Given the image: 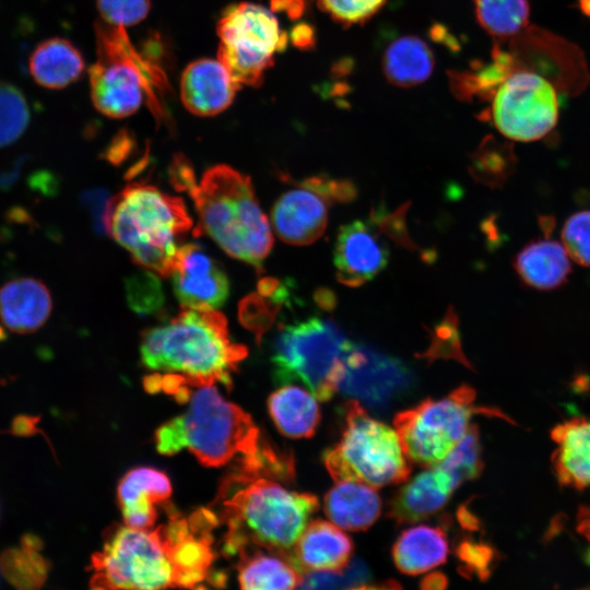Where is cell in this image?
<instances>
[{
  "label": "cell",
  "mask_w": 590,
  "mask_h": 590,
  "mask_svg": "<svg viewBox=\"0 0 590 590\" xmlns=\"http://www.w3.org/2000/svg\"><path fill=\"white\" fill-rule=\"evenodd\" d=\"M351 344L332 320L310 317L284 326L272 356L274 377L281 385L302 382L317 400L327 401L345 377Z\"/></svg>",
  "instance_id": "cell-9"
},
{
  "label": "cell",
  "mask_w": 590,
  "mask_h": 590,
  "mask_svg": "<svg viewBox=\"0 0 590 590\" xmlns=\"http://www.w3.org/2000/svg\"><path fill=\"white\" fill-rule=\"evenodd\" d=\"M40 548L24 545L7 548L0 555V571L15 588L33 590L47 579L49 564Z\"/></svg>",
  "instance_id": "cell-32"
},
{
  "label": "cell",
  "mask_w": 590,
  "mask_h": 590,
  "mask_svg": "<svg viewBox=\"0 0 590 590\" xmlns=\"http://www.w3.org/2000/svg\"><path fill=\"white\" fill-rule=\"evenodd\" d=\"M510 62V56L496 47L493 62L472 66L470 71H450L448 75L451 92L462 101L493 97L499 84L511 72Z\"/></svg>",
  "instance_id": "cell-30"
},
{
  "label": "cell",
  "mask_w": 590,
  "mask_h": 590,
  "mask_svg": "<svg viewBox=\"0 0 590 590\" xmlns=\"http://www.w3.org/2000/svg\"><path fill=\"white\" fill-rule=\"evenodd\" d=\"M268 409L278 429L292 438L310 437L320 420L317 398L291 384L269 397Z\"/></svg>",
  "instance_id": "cell-26"
},
{
  "label": "cell",
  "mask_w": 590,
  "mask_h": 590,
  "mask_svg": "<svg viewBox=\"0 0 590 590\" xmlns=\"http://www.w3.org/2000/svg\"><path fill=\"white\" fill-rule=\"evenodd\" d=\"M409 206L410 202L403 203L393 212H387L384 205L371 209L370 222L379 233L388 236L399 246L411 251H418L425 261H433V251L420 248L409 235L405 221Z\"/></svg>",
  "instance_id": "cell-38"
},
{
  "label": "cell",
  "mask_w": 590,
  "mask_h": 590,
  "mask_svg": "<svg viewBox=\"0 0 590 590\" xmlns=\"http://www.w3.org/2000/svg\"><path fill=\"white\" fill-rule=\"evenodd\" d=\"M514 164L510 148L487 137L471 155L469 172L476 181L497 188L507 180Z\"/></svg>",
  "instance_id": "cell-33"
},
{
  "label": "cell",
  "mask_w": 590,
  "mask_h": 590,
  "mask_svg": "<svg viewBox=\"0 0 590 590\" xmlns=\"http://www.w3.org/2000/svg\"><path fill=\"white\" fill-rule=\"evenodd\" d=\"M187 193L199 217L197 235L203 232L227 255L261 271L273 237L251 179L219 164L206 169Z\"/></svg>",
  "instance_id": "cell-5"
},
{
  "label": "cell",
  "mask_w": 590,
  "mask_h": 590,
  "mask_svg": "<svg viewBox=\"0 0 590 590\" xmlns=\"http://www.w3.org/2000/svg\"><path fill=\"white\" fill-rule=\"evenodd\" d=\"M514 268L522 283L539 291L560 287L571 272L563 244L547 237L527 244L516 255Z\"/></svg>",
  "instance_id": "cell-23"
},
{
  "label": "cell",
  "mask_w": 590,
  "mask_h": 590,
  "mask_svg": "<svg viewBox=\"0 0 590 590\" xmlns=\"http://www.w3.org/2000/svg\"><path fill=\"white\" fill-rule=\"evenodd\" d=\"M345 364L340 388L370 403L386 402L409 382L410 373L399 359L361 344H351Z\"/></svg>",
  "instance_id": "cell-14"
},
{
  "label": "cell",
  "mask_w": 590,
  "mask_h": 590,
  "mask_svg": "<svg viewBox=\"0 0 590 590\" xmlns=\"http://www.w3.org/2000/svg\"><path fill=\"white\" fill-rule=\"evenodd\" d=\"M560 236L570 260L582 267H590V210L570 215Z\"/></svg>",
  "instance_id": "cell-39"
},
{
  "label": "cell",
  "mask_w": 590,
  "mask_h": 590,
  "mask_svg": "<svg viewBox=\"0 0 590 590\" xmlns=\"http://www.w3.org/2000/svg\"><path fill=\"white\" fill-rule=\"evenodd\" d=\"M217 59L235 82L259 86L274 63V55L287 45V34L267 8L240 2L227 7L216 25Z\"/></svg>",
  "instance_id": "cell-11"
},
{
  "label": "cell",
  "mask_w": 590,
  "mask_h": 590,
  "mask_svg": "<svg viewBox=\"0 0 590 590\" xmlns=\"http://www.w3.org/2000/svg\"><path fill=\"white\" fill-rule=\"evenodd\" d=\"M291 39L293 45L299 49H310L315 46V30L307 23L296 24L292 28Z\"/></svg>",
  "instance_id": "cell-47"
},
{
  "label": "cell",
  "mask_w": 590,
  "mask_h": 590,
  "mask_svg": "<svg viewBox=\"0 0 590 590\" xmlns=\"http://www.w3.org/2000/svg\"><path fill=\"white\" fill-rule=\"evenodd\" d=\"M435 61L430 47L417 36H402L393 40L382 57V71L397 86L410 87L426 81Z\"/></svg>",
  "instance_id": "cell-28"
},
{
  "label": "cell",
  "mask_w": 590,
  "mask_h": 590,
  "mask_svg": "<svg viewBox=\"0 0 590 590\" xmlns=\"http://www.w3.org/2000/svg\"><path fill=\"white\" fill-rule=\"evenodd\" d=\"M315 300L323 310H332L337 305L334 293L328 288H319L315 293Z\"/></svg>",
  "instance_id": "cell-50"
},
{
  "label": "cell",
  "mask_w": 590,
  "mask_h": 590,
  "mask_svg": "<svg viewBox=\"0 0 590 590\" xmlns=\"http://www.w3.org/2000/svg\"><path fill=\"white\" fill-rule=\"evenodd\" d=\"M480 25L495 39L518 35L529 22L528 0H474Z\"/></svg>",
  "instance_id": "cell-31"
},
{
  "label": "cell",
  "mask_w": 590,
  "mask_h": 590,
  "mask_svg": "<svg viewBox=\"0 0 590 590\" xmlns=\"http://www.w3.org/2000/svg\"><path fill=\"white\" fill-rule=\"evenodd\" d=\"M39 421L38 417L21 415L14 418L12 424V434L20 436H30L37 433L36 424Z\"/></svg>",
  "instance_id": "cell-49"
},
{
  "label": "cell",
  "mask_w": 590,
  "mask_h": 590,
  "mask_svg": "<svg viewBox=\"0 0 590 590\" xmlns=\"http://www.w3.org/2000/svg\"><path fill=\"white\" fill-rule=\"evenodd\" d=\"M52 299L47 286L34 278H16L0 288V320L10 331L38 330L49 318Z\"/></svg>",
  "instance_id": "cell-20"
},
{
  "label": "cell",
  "mask_w": 590,
  "mask_h": 590,
  "mask_svg": "<svg viewBox=\"0 0 590 590\" xmlns=\"http://www.w3.org/2000/svg\"><path fill=\"white\" fill-rule=\"evenodd\" d=\"M388 260V248L371 223L356 220L340 227L333 256L340 283L351 287L361 286L381 272Z\"/></svg>",
  "instance_id": "cell-15"
},
{
  "label": "cell",
  "mask_w": 590,
  "mask_h": 590,
  "mask_svg": "<svg viewBox=\"0 0 590 590\" xmlns=\"http://www.w3.org/2000/svg\"><path fill=\"white\" fill-rule=\"evenodd\" d=\"M474 397L472 388L462 386L446 398L427 399L397 414L393 426L409 461L429 468L462 440L473 415L503 416L498 411L476 408Z\"/></svg>",
  "instance_id": "cell-10"
},
{
  "label": "cell",
  "mask_w": 590,
  "mask_h": 590,
  "mask_svg": "<svg viewBox=\"0 0 590 590\" xmlns=\"http://www.w3.org/2000/svg\"><path fill=\"white\" fill-rule=\"evenodd\" d=\"M127 299L130 307L139 314H153L162 308L164 296L162 286L154 274L143 272L127 282Z\"/></svg>",
  "instance_id": "cell-40"
},
{
  "label": "cell",
  "mask_w": 590,
  "mask_h": 590,
  "mask_svg": "<svg viewBox=\"0 0 590 590\" xmlns=\"http://www.w3.org/2000/svg\"><path fill=\"white\" fill-rule=\"evenodd\" d=\"M239 87L219 59H199L181 74L180 97L190 113L209 117L228 108Z\"/></svg>",
  "instance_id": "cell-17"
},
{
  "label": "cell",
  "mask_w": 590,
  "mask_h": 590,
  "mask_svg": "<svg viewBox=\"0 0 590 590\" xmlns=\"http://www.w3.org/2000/svg\"><path fill=\"white\" fill-rule=\"evenodd\" d=\"M491 118L496 129L510 140H540L556 126L557 92L541 74L514 70L493 95Z\"/></svg>",
  "instance_id": "cell-12"
},
{
  "label": "cell",
  "mask_w": 590,
  "mask_h": 590,
  "mask_svg": "<svg viewBox=\"0 0 590 590\" xmlns=\"http://www.w3.org/2000/svg\"><path fill=\"white\" fill-rule=\"evenodd\" d=\"M229 554L261 546L292 564L293 547L318 509L316 496L292 492L270 476L236 470L219 492Z\"/></svg>",
  "instance_id": "cell-3"
},
{
  "label": "cell",
  "mask_w": 590,
  "mask_h": 590,
  "mask_svg": "<svg viewBox=\"0 0 590 590\" xmlns=\"http://www.w3.org/2000/svg\"><path fill=\"white\" fill-rule=\"evenodd\" d=\"M296 187L282 193L271 210L272 226L278 237L291 245L316 241L326 231L331 205L316 191Z\"/></svg>",
  "instance_id": "cell-16"
},
{
  "label": "cell",
  "mask_w": 590,
  "mask_h": 590,
  "mask_svg": "<svg viewBox=\"0 0 590 590\" xmlns=\"http://www.w3.org/2000/svg\"><path fill=\"white\" fill-rule=\"evenodd\" d=\"M170 276L182 307L216 309L228 298L229 281L224 269L198 244L179 247Z\"/></svg>",
  "instance_id": "cell-13"
},
{
  "label": "cell",
  "mask_w": 590,
  "mask_h": 590,
  "mask_svg": "<svg viewBox=\"0 0 590 590\" xmlns=\"http://www.w3.org/2000/svg\"><path fill=\"white\" fill-rule=\"evenodd\" d=\"M340 441L326 451L323 461L335 482L352 481L374 488L405 482L411 464L394 428L369 416L357 400L343 406Z\"/></svg>",
  "instance_id": "cell-8"
},
{
  "label": "cell",
  "mask_w": 590,
  "mask_h": 590,
  "mask_svg": "<svg viewBox=\"0 0 590 590\" xmlns=\"http://www.w3.org/2000/svg\"><path fill=\"white\" fill-rule=\"evenodd\" d=\"M387 0H318L319 8L344 25L363 24L374 16Z\"/></svg>",
  "instance_id": "cell-41"
},
{
  "label": "cell",
  "mask_w": 590,
  "mask_h": 590,
  "mask_svg": "<svg viewBox=\"0 0 590 590\" xmlns=\"http://www.w3.org/2000/svg\"><path fill=\"white\" fill-rule=\"evenodd\" d=\"M142 363L154 371L144 378L148 391H163L182 402L194 388L232 387V374L247 356L231 340L225 317L215 309L186 308L141 338Z\"/></svg>",
  "instance_id": "cell-2"
},
{
  "label": "cell",
  "mask_w": 590,
  "mask_h": 590,
  "mask_svg": "<svg viewBox=\"0 0 590 590\" xmlns=\"http://www.w3.org/2000/svg\"><path fill=\"white\" fill-rule=\"evenodd\" d=\"M84 66L80 50L70 40L60 37L39 43L28 60L33 80L51 90L63 88L78 81Z\"/></svg>",
  "instance_id": "cell-25"
},
{
  "label": "cell",
  "mask_w": 590,
  "mask_h": 590,
  "mask_svg": "<svg viewBox=\"0 0 590 590\" xmlns=\"http://www.w3.org/2000/svg\"><path fill=\"white\" fill-rule=\"evenodd\" d=\"M290 181L316 191L330 204L351 202L357 196L356 187L347 179H334L326 175H317L300 181L293 179Z\"/></svg>",
  "instance_id": "cell-43"
},
{
  "label": "cell",
  "mask_w": 590,
  "mask_h": 590,
  "mask_svg": "<svg viewBox=\"0 0 590 590\" xmlns=\"http://www.w3.org/2000/svg\"><path fill=\"white\" fill-rule=\"evenodd\" d=\"M425 329L428 331L432 342L428 350L418 356L426 357L429 362L441 357L453 358L470 367L461 350L459 317L452 305L448 307L438 323L430 329L427 327Z\"/></svg>",
  "instance_id": "cell-36"
},
{
  "label": "cell",
  "mask_w": 590,
  "mask_h": 590,
  "mask_svg": "<svg viewBox=\"0 0 590 590\" xmlns=\"http://www.w3.org/2000/svg\"><path fill=\"white\" fill-rule=\"evenodd\" d=\"M448 542L439 528L417 526L404 531L392 548L396 566L406 575L426 573L442 564Z\"/></svg>",
  "instance_id": "cell-27"
},
{
  "label": "cell",
  "mask_w": 590,
  "mask_h": 590,
  "mask_svg": "<svg viewBox=\"0 0 590 590\" xmlns=\"http://www.w3.org/2000/svg\"><path fill=\"white\" fill-rule=\"evenodd\" d=\"M95 35L97 60L88 69L95 108L107 117L123 118L146 101L155 118L164 121L168 84L162 69L134 48L126 27L96 23Z\"/></svg>",
  "instance_id": "cell-7"
},
{
  "label": "cell",
  "mask_w": 590,
  "mask_h": 590,
  "mask_svg": "<svg viewBox=\"0 0 590 590\" xmlns=\"http://www.w3.org/2000/svg\"><path fill=\"white\" fill-rule=\"evenodd\" d=\"M191 227L184 201L155 186L131 182L109 200L106 232L138 266L161 276L170 275Z\"/></svg>",
  "instance_id": "cell-6"
},
{
  "label": "cell",
  "mask_w": 590,
  "mask_h": 590,
  "mask_svg": "<svg viewBox=\"0 0 590 590\" xmlns=\"http://www.w3.org/2000/svg\"><path fill=\"white\" fill-rule=\"evenodd\" d=\"M169 178L176 189L186 192L197 182L193 168L182 154H176L173 157L169 166Z\"/></svg>",
  "instance_id": "cell-45"
},
{
  "label": "cell",
  "mask_w": 590,
  "mask_h": 590,
  "mask_svg": "<svg viewBox=\"0 0 590 590\" xmlns=\"http://www.w3.org/2000/svg\"><path fill=\"white\" fill-rule=\"evenodd\" d=\"M578 531L590 543V508L583 507L578 514Z\"/></svg>",
  "instance_id": "cell-51"
},
{
  "label": "cell",
  "mask_w": 590,
  "mask_h": 590,
  "mask_svg": "<svg viewBox=\"0 0 590 590\" xmlns=\"http://www.w3.org/2000/svg\"><path fill=\"white\" fill-rule=\"evenodd\" d=\"M553 468L558 482L576 489L590 488V418L575 417L555 426Z\"/></svg>",
  "instance_id": "cell-22"
},
{
  "label": "cell",
  "mask_w": 590,
  "mask_h": 590,
  "mask_svg": "<svg viewBox=\"0 0 590 590\" xmlns=\"http://www.w3.org/2000/svg\"><path fill=\"white\" fill-rule=\"evenodd\" d=\"M30 120V106L23 93L13 84L0 82V149L15 142Z\"/></svg>",
  "instance_id": "cell-35"
},
{
  "label": "cell",
  "mask_w": 590,
  "mask_h": 590,
  "mask_svg": "<svg viewBox=\"0 0 590 590\" xmlns=\"http://www.w3.org/2000/svg\"><path fill=\"white\" fill-rule=\"evenodd\" d=\"M172 495L168 476L153 468L130 470L119 482L117 496L125 524L150 529L157 519V505Z\"/></svg>",
  "instance_id": "cell-19"
},
{
  "label": "cell",
  "mask_w": 590,
  "mask_h": 590,
  "mask_svg": "<svg viewBox=\"0 0 590 590\" xmlns=\"http://www.w3.org/2000/svg\"><path fill=\"white\" fill-rule=\"evenodd\" d=\"M187 410L155 433L162 455L189 450L205 467H222L232 459L261 461L276 452L260 438L259 428L240 406L225 400L215 385L194 388Z\"/></svg>",
  "instance_id": "cell-4"
},
{
  "label": "cell",
  "mask_w": 590,
  "mask_h": 590,
  "mask_svg": "<svg viewBox=\"0 0 590 590\" xmlns=\"http://www.w3.org/2000/svg\"><path fill=\"white\" fill-rule=\"evenodd\" d=\"M306 0H271V9L284 12L291 19L299 17L305 9Z\"/></svg>",
  "instance_id": "cell-48"
},
{
  "label": "cell",
  "mask_w": 590,
  "mask_h": 590,
  "mask_svg": "<svg viewBox=\"0 0 590 590\" xmlns=\"http://www.w3.org/2000/svg\"><path fill=\"white\" fill-rule=\"evenodd\" d=\"M335 483L324 496L323 508L327 517L344 530L368 529L381 512V502L376 488L352 481Z\"/></svg>",
  "instance_id": "cell-24"
},
{
  "label": "cell",
  "mask_w": 590,
  "mask_h": 590,
  "mask_svg": "<svg viewBox=\"0 0 590 590\" xmlns=\"http://www.w3.org/2000/svg\"><path fill=\"white\" fill-rule=\"evenodd\" d=\"M238 581L246 590H284L300 586L303 574L279 555L239 552Z\"/></svg>",
  "instance_id": "cell-29"
},
{
  "label": "cell",
  "mask_w": 590,
  "mask_h": 590,
  "mask_svg": "<svg viewBox=\"0 0 590 590\" xmlns=\"http://www.w3.org/2000/svg\"><path fill=\"white\" fill-rule=\"evenodd\" d=\"M150 0H97L103 21L114 26H132L144 20L150 11Z\"/></svg>",
  "instance_id": "cell-42"
},
{
  "label": "cell",
  "mask_w": 590,
  "mask_h": 590,
  "mask_svg": "<svg viewBox=\"0 0 590 590\" xmlns=\"http://www.w3.org/2000/svg\"><path fill=\"white\" fill-rule=\"evenodd\" d=\"M110 198L104 190H90L83 194V202L90 209L94 227L99 233L106 232V214Z\"/></svg>",
  "instance_id": "cell-44"
},
{
  "label": "cell",
  "mask_w": 590,
  "mask_h": 590,
  "mask_svg": "<svg viewBox=\"0 0 590 590\" xmlns=\"http://www.w3.org/2000/svg\"><path fill=\"white\" fill-rule=\"evenodd\" d=\"M456 486L433 465L402 486L389 504L388 516L400 524L413 523L440 510Z\"/></svg>",
  "instance_id": "cell-21"
},
{
  "label": "cell",
  "mask_w": 590,
  "mask_h": 590,
  "mask_svg": "<svg viewBox=\"0 0 590 590\" xmlns=\"http://www.w3.org/2000/svg\"><path fill=\"white\" fill-rule=\"evenodd\" d=\"M275 297L253 293L246 296L239 304L240 322L255 333L257 342L272 327L282 305Z\"/></svg>",
  "instance_id": "cell-37"
},
{
  "label": "cell",
  "mask_w": 590,
  "mask_h": 590,
  "mask_svg": "<svg viewBox=\"0 0 590 590\" xmlns=\"http://www.w3.org/2000/svg\"><path fill=\"white\" fill-rule=\"evenodd\" d=\"M133 148V138L128 131H120L114 138L105 152L106 158L113 164H119L125 161Z\"/></svg>",
  "instance_id": "cell-46"
},
{
  "label": "cell",
  "mask_w": 590,
  "mask_h": 590,
  "mask_svg": "<svg viewBox=\"0 0 590 590\" xmlns=\"http://www.w3.org/2000/svg\"><path fill=\"white\" fill-rule=\"evenodd\" d=\"M353 552L351 539L333 522H308L293 547L292 565L303 573L339 571Z\"/></svg>",
  "instance_id": "cell-18"
},
{
  "label": "cell",
  "mask_w": 590,
  "mask_h": 590,
  "mask_svg": "<svg viewBox=\"0 0 590 590\" xmlns=\"http://www.w3.org/2000/svg\"><path fill=\"white\" fill-rule=\"evenodd\" d=\"M434 465L449 476L456 488L476 477L483 467L476 426L472 424L462 440Z\"/></svg>",
  "instance_id": "cell-34"
},
{
  "label": "cell",
  "mask_w": 590,
  "mask_h": 590,
  "mask_svg": "<svg viewBox=\"0 0 590 590\" xmlns=\"http://www.w3.org/2000/svg\"><path fill=\"white\" fill-rule=\"evenodd\" d=\"M164 524L150 529L118 526L92 555L93 589L197 588L214 563L215 514L208 509L182 516L168 510Z\"/></svg>",
  "instance_id": "cell-1"
}]
</instances>
